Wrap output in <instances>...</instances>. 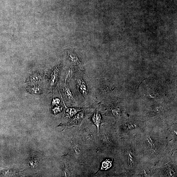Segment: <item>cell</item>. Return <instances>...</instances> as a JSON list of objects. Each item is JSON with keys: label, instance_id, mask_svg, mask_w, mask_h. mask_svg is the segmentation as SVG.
I'll list each match as a JSON object with an SVG mask.
<instances>
[{"label": "cell", "instance_id": "4", "mask_svg": "<svg viewBox=\"0 0 177 177\" xmlns=\"http://www.w3.org/2000/svg\"><path fill=\"white\" fill-rule=\"evenodd\" d=\"M81 109L75 108H67L65 111V114L66 118L68 119L74 116Z\"/></svg>", "mask_w": 177, "mask_h": 177}, {"label": "cell", "instance_id": "2", "mask_svg": "<svg viewBox=\"0 0 177 177\" xmlns=\"http://www.w3.org/2000/svg\"><path fill=\"white\" fill-rule=\"evenodd\" d=\"M68 56L72 63L73 65L76 66V67L82 71L84 70V67L79 59L73 53L70 52L68 55Z\"/></svg>", "mask_w": 177, "mask_h": 177}, {"label": "cell", "instance_id": "9", "mask_svg": "<svg viewBox=\"0 0 177 177\" xmlns=\"http://www.w3.org/2000/svg\"><path fill=\"white\" fill-rule=\"evenodd\" d=\"M82 136L85 140H91L92 138V135L91 132L89 130L84 129L82 133Z\"/></svg>", "mask_w": 177, "mask_h": 177}, {"label": "cell", "instance_id": "6", "mask_svg": "<svg viewBox=\"0 0 177 177\" xmlns=\"http://www.w3.org/2000/svg\"><path fill=\"white\" fill-rule=\"evenodd\" d=\"M63 91L66 98L70 101L72 100V96L71 90L67 85H65Z\"/></svg>", "mask_w": 177, "mask_h": 177}, {"label": "cell", "instance_id": "10", "mask_svg": "<svg viewBox=\"0 0 177 177\" xmlns=\"http://www.w3.org/2000/svg\"><path fill=\"white\" fill-rule=\"evenodd\" d=\"M111 166V164L110 162L108 161H105L102 164V169L106 170L109 168Z\"/></svg>", "mask_w": 177, "mask_h": 177}, {"label": "cell", "instance_id": "3", "mask_svg": "<svg viewBox=\"0 0 177 177\" xmlns=\"http://www.w3.org/2000/svg\"><path fill=\"white\" fill-rule=\"evenodd\" d=\"M84 116V113L83 112H80L77 114L70 120L69 122L70 125H73L79 124L81 123Z\"/></svg>", "mask_w": 177, "mask_h": 177}, {"label": "cell", "instance_id": "8", "mask_svg": "<svg viewBox=\"0 0 177 177\" xmlns=\"http://www.w3.org/2000/svg\"><path fill=\"white\" fill-rule=\"evenodd\" d=\"M55 70V71H53V73L52 74L51 78V85L54 84L55 81L58 78L59 68H56Z\"/></svg>", "mask_w": 177, "mask_h": 177}, {"label": "cell", "instance_id": "11", "mask_svg": "<svg viewBox=\"0 0 177 177\" xmlns=\"http://www.w3.org/2000/svg\"><path fill=\"white\" fill-rule=\"evenodd\" d=\"M60 100L58 99H54L53 101V102L55 104H58L60 103Z\"/></svg>", "mask_w": 177, "mask_h": 177}, {"label": "cell", "instance_id": "5", "mask_svg": "<svg viewBox=\"0 0 177 177\" xmlns=\"http://www.w3.org/2000/svg\"><path fill=\"white\" fill-rule=\"evenodd\" d=\"M92 120L93 123L96 125L98 129V134L99 136V129L100 125L101 120V117L98 112H96L93 114L92 117Z\"/></svg>", "mask_w": 177, "mask_h": 177}, {"label": "cell", "instance_id": "1", "mask_svg": "<svg viewBox=\"0 0 177 177\" xmlns=\"http://www.w3.org/2000/svg\"><path fill=\"white\" fill-rule=\"evenodd\" d=\"M76 83L80 95L82 97H85L87 96L88 92V87L83 79L80 78H78L76 80Z\"/></svg>", "mask_w": 177, "mask_h": 177}, {"label": "cell", "instance_id": "7", "mask_svg": "<svg viewBox=\"0 0 177 177\" xmlns=\"http://www.w3.org/2000/svg\"><path fill=\"white\" fill-rule=\"evenodd\" d=\"M72 146L76 154H78L81 152V147L78 142L75 140L72 141Z\"/></svg>", "mask_w": 177, "mask_h": 177}]
</instances>
